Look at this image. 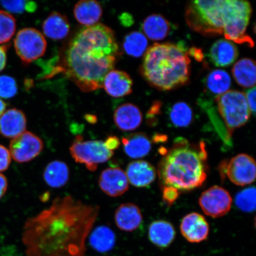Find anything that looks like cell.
<instances>
[{
  "mask_svg": "<svg viewBox=\"0 0 256 256\" xmlns=\"http://www.w3.org/2000/svg\"><path fill=\"white\" fill-rule=\"evenodd\" d=\"M100 208L70 195L56 197L52 204L28 218L22 241L28 256H85L86 240Z\"/></svg>",
  "mask_w": 256,
  "mask_h": 256,
  "instance_id": "obj_1",
  "label": "cell"
},
{
  "mask_svg": "<svg viewBox=\"0 0 256 256\" xmlns=\"http://www.w3.org/2000/svg\"><path fill=\"white\" fill-rule=\"evenodd\" d=\"M120 48L114 32L101 24L76 32L64 52L60 70L82 91L103 88L106 76L113 70Z\"/></svg>",
  "mask_w": 256,
  "mask_h": 256,
  "instance_id": "obj_2",
  "label": "cell"
},
{
  "mask_svg": "<svg viewBox=\"0 0 256 256\" xmlns=\"http://www.w3.org/2000/svg\"><path fill=\"white\" fill-rule=\"evenodd\" d=\"M206 158L204 143L194 146L183 138H178L160 162V180L165 186H172L178 190L200 187L207 178Z\"/></svg>",
  "mask_w": 256,
  "mask_h": 256,
  "instance_id": "obj_3",
  "label": "cell"
},
{
  "mask_svg": "<svg viewBox=\"0 0 256 256\" xmlns=\"http://www.w3.org/2000/svg\"><path fill=\"white\" fill-rule=\"evenodd\" d=\"M140 72L152 87L171 90L190 80V60L182 46L156 43L146 50Z\"/></svg>",
  "mask_w": 256,
  "mask_h": 256,
  "instance_id": "obj_4",
  "label": "cell"
},
{
  "mask_svg": "<svg viewBox=\"0 0 256 256\" xmlns=\"http://www.w3.org/2000/svg\"><path fill=\"white\" fill-rule=\"evenodd\" d=\"M186 21L192 30L204 36L223 34L224 0L193 1L186 8Z\"/></svg>",
  "mask_w": 256,
  "mask_h": 256,
  "instance_id": "obj_5",
  "label": "cell"
},
{
  "mask_svg": "<svg viewBox=\"0 0 256 256\" xmlns=\"http://www.w3.org/2000/svg\"><path fill=\"white\" fill-rule=\"evenodd\" d=\"M252 14L250 2L239 0L224 1L223 34L226 40L254 47V41L246 33Z\"/></svg>",
  "mask_w": 256,
  "mask_h": 256,
  "instance_id": "obj_6",
  "label": "cell"
},
{
  "mask_svg": "<svg viewBox=\"0 0 256 256\" xmlns=\"http://www.w3.org/2000/svg\"><path fill=\"white\" fill-rule=\"evenodd\" d=\"M216 101L230 138L234 131L244 126L250 117L251 112L245 94L239 91H228L217 96Z\"/></svg>",
  "mask_w": 256,
  "mask_h": 256,
  "instance_id": "obj_7",
  "label": "cell"
},
{
  "mask_svg": "<svg viewBox=\"0 0 256 256\" xmlns=\"http://www.w3.org/2000/svg\"><path fill=\"white\" fill-rule=\"evenodd\" d=\"M70 152L76 162L85 165L90 172L97 170L98 164L108 162L114 155V152L106 147L104 142L84 140L81 136L76 137Z\"/></svg>",
  "mask_w": 256,
  "mask_h": 256,
  "instance_id": "obj_8",
  "label": "cell"
},
{
  "mask_svg": "<svg viewBox=\"0 0 256 256\" xmlns=\"http://www.w3.org/2000/svg\"><path fill=\"white\" fill-rule=\"evenodd\" d=\"M14 42L16 54L24 64L34 62L46 52V38L34 28H24L19 31Z\"/></svg>",
  "mask_w": 256,
  "mask_h": 256,
  "instance_id": "obj_9",
  "label": "cell"
},
{
  "mask_svg": "<svg viewBox=\"0 0 256 256\" xmlns=\"http://www.w3.org/2000/svg\"><path fill=\"white\" fill-rule=\"evenodd\" d=\"M43 149L42 140L30 131H25L12 140L9 152L16 162L24 163L37 158Z\"/></svg>",
  "mask_w": 256,
  "mask_h": 256,
  "instance_id": "obj_10",
  "label": "cell"
},
{
  "mask_svg": "<svg viewBox=\"0 0 256 256\" xmlns=\"http://www.w3.org/2000/svg\"><path fill=\"white\" fill-rule=\"evenodd\" d=\"M232 200L228 191L223 188L215 186L202 194L199 203L202 210L206 216L218 218L229 212Z\"/></svg>",
  "mask_w": 256,
  "mask_h": 256,
  "instance_id": "obj_11",
  "label": "cell"
},
{
  "mask_svg": "<svg viewBox=\"0 0 256 256\" xmlns=\"http://www.w3.org/2000/svg\"><path fill=\"white\" fill-rule=\"evenodd\" d=\"M226 166L227 177L234 184L243 186L255 180L256 162L251 156L240 154L230 160Z\"/></svg>",
  "mask_w": 256,
  "mask_h": 256,
  "instance_id": "obj_12",
  "label": "cell"
},
{
  "mask_svg": "<svg viewBox=\"0 0 256 256\" xmlns=\"http://www.w3.org/2000/svg\"><path fill=\"white\" fill-rule=\"evenodd\" d=\"M98 185L106 194L118 197L124 194L129 188V182L126 172L120 168L104 170L98 178Z\"/></svg>",
  "mask_w": 256,
  "mask_h": 256,
  "instance_id": "obj_13",
  "label": "cell"
},
{
  "mask_svg": "<svg viewBox=\"0 0 256 256\" xmlns=\"http://www.w3.org/2000/svg\"><path fill=\"white\" fill-rule=\"evenodd\" d=\"M180 231L188 242L199 243L207 239L210 226L203 216L194 212L186 216L182 220Z\"/></svg>",
  "mask_w": 256,
  "mask_h": 256,
  "instance_id": "obj_14",
  "label": "cell"
},
{
  "mask_svg": "<svg viewBox=\"0 0 256 256\" xmlns=\"http://www.w3.org/2000/svg\"><path fill=\"white\" fill-rule=\"evenodd\" d=\"M27 120L24 114L17 108L6 110L0 117V134L14 139L25 132Z\"/></svg>",
  "mask_w": 256,
  "mask_h": 256,
  "instance_id": "obj_15",
  "label": "cell"
},
{
  "mask_svg": "<svg viewBox=\"0 0 256 256\" xmlns=\"http://www.w3.org/2000/svg\"><path fill=\"white\" fill-rule=\"evenodd\" d=\"M133 82L129 74L120 70H113L106 76L103 88L108 95L121 98L132 92Z\"/></svg>",
  "mask_w": 256,
  "mask_h": 256,
  "instance_id": "obj_16",
  "label": "cell"
},
{
  "mask_svg": "<svg viewBox=\"0 0 256 256\" xmlns=\"http://www.w3.org/2000/svg\"><path fill=\"white\" fill-rule=\"evenodd\" d=\"M128 182L137 188L148 186L156 178V170L150 162L139 160L128 164L126 172Z\"/></svg>",
  "mask_w": 256,
  "mask_h": 256,
  "instance_id": "obj_17",
  "label": "cell"
},
{
  "mask_svg": "<svg viewBox=\"0 0 256 256\" xmlns=\"http://www.w3.org/2000/svg\"><path fill=\"white\" fill-rule=\"evenodd\" d=\"M114 220L120 230L126 232L135 231L142 224V216L136 204H123L115 212Z\"/></svg>",
  "mask_w": 256,
  "mask_h": 256,
  "instance_id": "obj_18",
  "label": "cell"
},
{
  "mask_svg": "<svg viewBox=\"0 0 256 256\" xmlns=\"http://www.w3.org/2000/svg\"><path fill=\"white\" fill-rule=\"evenodd\" d=\"M142 115L136 106L131 104H122L114 113V121L119 129L123 131H132L142 124Z\"/></svg>",
  "mask_w": 256,
  "mask_h": 256,
  "instance_id": "obj_19",
  "label": "cell"
},
{
  "mask_svg": "<svg viewBox=\"0 0 256 256\" xmlns=\"http://www.w3.org/2000/svg\"><path fill=\"white\" fill-rule=\"evenodd\" d=\"M210 56L216 66H228L236 62L238 56V51L232 42L220 40L212 44Z\"/></svg>",
  "mask_w": 256,
  "mask_h": 256,
  "instance_id": "obj_20",
  "label": "cell"
},
{
  "mask_svg": "<svg viewBox=\"0 0 256 256\" xmlns=\"http://www.w3.org/2000/svg\"><path fill=\"white\" fill-rule=\"evenodd\" d=\"M103 10L100 3L94 0H82L76 3L74 8L76 20L86 27L96 24L100 20Z\"/></svg>",
  "mask_w": 256,
  "mask_h": 256,
  "instance_id": "obj_21",
  "label": "cell"
},
{
  "mask_svg": "<svg viewBox=\"0 0 256 256\" xmlns=\"http://www.w3.org/2000/svg\"><path fill=\"white\" fill-rule=\"evenodd\" d=\"M175 236L174 226L166 220H156L149 226V239L152 244L158 248L168 247L174 241Z\"/></svg>",
  "mask_w": 256,
  "mask_h": 256,
  "instance_id": "obj_22",
  "label": "cell"
},
{
  "mask_svg": "<svg viewBox=\"0 0 256 256\" xmlns=\"http://www.w3.org/2000/svg\"><path fill=\"white\" fill-rule=\"evenodd\" d=\"M42 28L46 36L53 40H60L68 36L70 26L65 15L54 12L44 21Z\"/></svg>",
  "mask_w": 256,
  "mask_h": 256,
  "instance_id": "obj_23",
  "label": "cell"
},
{
  "mask_svg": "<svg viewBox=\"0 0 256 256\" xmlns=\"http://www.w3.org/2000/svg\"><path fill=\"white\" fill-rule=\"evenodd\" d=\"M124 150L130 158L137 159L148 154L152 144L148 137L142 133H136L123 137L122 139Z\"/></svg>",
  "mask_w": 256,
  "mask_h": 256,
  "instance_id": "obj_24",
  "label": "cell"
},
{
  "mask_svg": "<svg viewBox=\"0 0 256 256\" xmlns=\"http://www.w3.org/2000/svg\"><path fill=\"white\" fill-rule=\"evenodd\" d=\"M142 28L145 36L153 40L165 39L171 30L170 22L162 15L154 14L144 21Z\"/></svg>",
  "mask_w": 256,
  "mask_h": 256,
  "instance_id": "obj_25",
  "label": "cell"
},
{
  "mask_svg": "<svg viewBox=\"0 0 256 256\" xmlns=\"http://www.w3.org/2000/svg\"><path fill=\"white\" fill-rule=\"evenodd\" d=\"M44 181L52 188L64 186L69 180L70 170L65 162L55 160L51 162L44 170Z\"/></svg>",
  "mask_w": 256,
  "mask_h": 256,
  "instance_id": "obj_26",
  "label": "cell"
},
{
  "mask_svg": "<svg viewBox=\"0 0 256 256\" xmlns=\"http://www.w3.org/2000/svg\"><path fill=\"white\" fill-rule=\"evenodd\" d=\"M232 75L238 84L242 87L250 88L255 87L256 64L250 58L238 60L232 68Z\"/></svg>",
  "mask_w": 256,
  "mask_h": 256,
  "instance_id": "obj_27",
  "label": "cell"
},
{
  "mask_svg": "<svg viewBox=\"0 0 256 256\" xmlns=\"http://www.w3.org/2000/svg\"><path fill=\"white\" fill-rule=\"evenodd\" d=\"M116 242V236L110 227L98 226L90 236V244L95 250L105 252L114 248Z\"/></svg>",
  "mask_w": 256,
  "mask_h": 256,
  "instance_id": "obj_28",
  "label": "cell"
},
{
  "mask_svg": "<svg viewBox=\"0 0 256 256\" xmlns=\"http://www.w3.org/2000/svg\"><path fill=\"white\" fill-rule=\"evenodd\" d=\"M206 84L208 90L217 96L228 91L232 80L228 74L222 70H214L207 76Z\"/></svg>",
  "mask_w": 256,
  "mask_h": 256,
  "instance_id": "obj_29",
  "label": "cell"
},
{
  "mask_svg": "<svg viewBox=\"0 0 256 256\" xmlns=\"http://www.w3.org/2000/svg\"><path fill=\"white\" fill-rule=\"evenodd\" d=\"M123 46L124 52L128 56L139 58L146 52L148 40L142 32H132L124 37Z\"/></svg>",
  "mask_w": 256,
  "mask_h": 256,
  "instance_id": "obj_30",
  "label": "cell"
},
{
  "mask_svg": "<svg viewBox=\"0 0 256 256\" xmlns=\"http://www.w3.org/2000/svg\"><path fill=\"white\" fill-rule=\"evenodd\" d=\"M170 120L178 128L187 127L193 120V111L190 106L184 102L174 104L170 110Z\"/></svg>",
  "mask_w": 256,
  "mask_h": 256,
  "instance_id": "obj_31",
  "label": "cell"
},
{
  "mask_svg": "<svg viewBox=\"0 0 256 256\" xmlns=\"http://www.w3.org/2000/svg\"><path fill=\"white\" fill-rule=\"evenodd\" d=\"M16 30V19L9 12L0 10V44L8 42Z\"/></svg>",
  "mask_w": 256,
  "mask_h": 256,
  "instance_id": "obj_32",
  "label": "cell"
},
{
  "mask_svg": "<svg viewBox=\"0 0 256 256\" xmlns=\"http://www.w3.org/2000/svg\"><path fill=\"white\" fill-rule=\"evenodd\" d=\"M236 206L245 212H252L256 210V188L250 187L243 190L236 195Z\"/></svg>",
  "mask_w": 256,
  "mask_h": 256,
  "instance_id": "obj_33",
  "label": "cell"
},
{
  "mask_svg": "<svg viewBox=\"0 0 256 256\" xmlns=\"http://www.w3.org/2000/svg\"><path fill=\"white\" fill-rule=\"evenodd\" d=\"M18 88L16 80L11 76H0V98L8 99L17 94Z\"/></svg>",
  "mask_w": 256,
  "mask_h": 256,
  "instance_id": "obj_34",
  "label": "cell"
},
{
  "mask_svg": "<svg viewBox=\"0 0 256 256\" xmlns=\"http://www.w3.org/2000/svg\"><path fill=\"white\" fill-rule=\"evenodd\" d=\"M28 1H1L0 4L6 10L15 14H22L27 12Z\"/></svg>",
  "mask_w": 256,
  "mask_h": 256,
  "instance_id": "obj_35",
  "label": "cell"
},
{
  "mask_svg": "<svg viewBox=\"0 0 256 256\" xmlns=\"http://www.w3.org/2000/svg\"><path fill=\"white\" fill-rule=\"evenodd\" d=\"M179 193L177 188L172 186H164L162 191V199L166 204L170 206L177 200Z\"/></svg>",
  "mask_w": 256,
  "mask_h": 256,
  "instance_id": "obj_36",
  "label": "cell"
},
{
  "mask_svg": "<svg viewBox=\"0 0 256 256\" xmlns=\"http://www.w3.org/2000/svg\"><path fill=\"white\" fill-rule=\"evenodd\" d=\"M12 156L9 150L0 145V172L7 170L11 162Z\"/></svg>",
  "mask_w": 256,
  "mask_h": 256,
  "instance_id": "obj_37",
  "label": "cell"
},
{
  "mask_svg": "<svg viewBox=\"0 0 256 256\" xmlns=\"http://www.w3.org/2000/svg\"><path fill=\"white\" fill-rule=\"evenodd\" d=\"M256 88H252L246 92L245 97L247 100L249 110L252 114L256 113Z\"/></svg>",
  "mask_w": 256,
  "mask_h": 256,
  "instance_id": "obj_38",
  "label": "cell"
},
{
  "mask_svg": "<svg viewBox=\"0 0 256 256\" xmlns=\"http://www.w3.org/2000/svg\"><path fill=\"white\" fill-rule=\"evenodd\" d=\"M106 147L111 152L119 148L120 145V140L116 136H110L104 142Z\"/></svg>",
  "mask_w": 256,
  "mask_h": 256,
  "instance_id": "obj_39",
  "label": "cell"
},
{
  "mask_svg": "<svg viewBox=\"0 0 256 256\" xmlns=\"http://www.w3.org/2000/svg\"><path fill=\"white\" fill-rule=\"evenodd\" d=\"M162 102L160 101H156L154 102L151 108H150L148 113H147L146 116L149 120H154L158 114H160L162 108Z\"/></svg>",
  "mask_w": 256,
  "mask_h": 256,
  "instance_id": "obj_40",
  "label": "cell"
},
{
  "mask_svg": "<svg viewBox=\"0 0 256 256\" xmlns=\"http://www.w3.org/2000/svg\"><path fill=\"white\" fill-rule=\"evenodd\" d=\"M188 55L194 57L198 62H201L204 58V53L200 48L192 47L188 52Z\"/></svg>",
  "mask_w": 256,
  "mask_h": 256,
  "instance_id": "obj_41",
  "label": "cell"
},
{
  "mask_svg": "<svg viewBox=\"0 0 256 256\" xmlns=\"http://www.w3.org/2000/svg\"><path fill=\"white\" fill-rule=\"evenodd\" d=\"M8 179L4 175L0 172V199L4 196L8 190Z\"/></svg>",
  "mask_w": 256,
  "mask_h": 256,
  "instance_id": "obj_42",
  "label": "cell"
},
{
  "mask_svg": "<svg viewBox=\"0 0 256 256\" xmlns=\"http://www.w3.org/2000/svg\"><path fill=\"white\" fill-rule=\"evenodd\" d=\"M7 51L4 46H0V72L4 69L7 62Z\"/></svg>",
  "mask_w": 256,
  "mask_h": 256,
  "instance_id": "obj_43",
  "label": "cell"
},
{
  "mask_svg": "<svg viewBox=\"0 0 256 256\" xmlns=\"http://www.w3.org/2000/svg\"><path fill=\"white\" fill-rule=\"evenodd\" d=\"M120 20L122 24L126 26H130L134 23L132 16L128 14H124L122 15Z\"/></svg>",
  "mask_w": 256,
  "mask_h": 256,
  "instance_id": "obj_44",
  "label": "cell"
},
{
  "mask_svg": "<svg viewBox=\"0 0 256 256\" xmlns=\"http://www.w3.org/2000/svg\"><path fill=\"white\" fill-rule=\"evenodd\" d=\"M6 106H7V105H6L5 102L0 98V117H1L2 115L4 114V112L6 110Z\"/></svg>",
  "mask_w": 256,
  "mask_h": 256,
  "instance_id": "obj_45",
  "label": "cell"
},
{
  "mask_svg": "<svg viewBox=\"0 0 256 256\" xmlns=\"http://www.w3.org/2000/svg\"><path fill=\"white\" fill-rule=\"evenodd\" d=\"M86 118V120H87L90 123L94 124L96 122V120H97V118L94 116H92V115H88Z\"/></svg>",
  "mask_w": 256,
  "mask_h": 256,
  "instance_id": "obj_46",
  "label": "cell"
}]
</instances>
